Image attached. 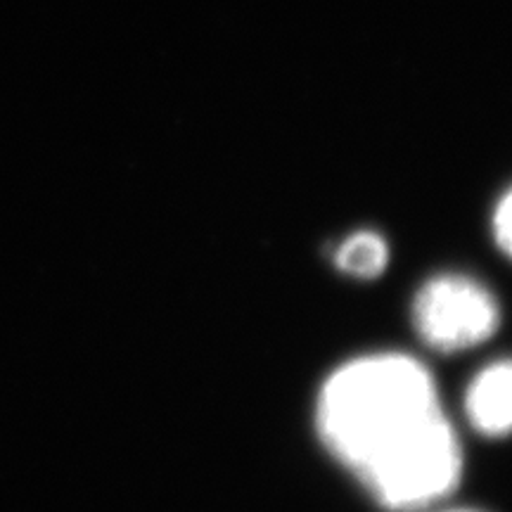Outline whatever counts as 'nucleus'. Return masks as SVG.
Instances as JSON below:
<instances>
[{
    "mask_svg": "<svg viewBox=\"0 0 512 512\" xmlns=\"http://www.w3.org/2000/svg\"><path fill=\"white\" fill-rule=\"evenodd\" d=\"M316 430L330 456L387 510H430L463 477V448L437 382L401 351L339 366L320 387Z\"/></svg>",
    "mask_w": 512,
    "mask_h": 512,
    "instance_id": "nucleus-1",
    "label": "nucleus"
},
{
    "mask_svg": "<svg viewBox=\"0 0 512 512\" xmlns=\"http://www.w3.org/2000/svg\"><path fill=\"white\" fill-rule=\"evenodd\" d=\"M470 425L486 437L512 434V358L479 370L465 394Z\"/></svg>",
    "mask_w": 512,
    "mask_h": 512,
    "instance_id": "nucleus-3",
    "label": "nucleus"
},
{
    "mask_svg": "<svg viewBox=\"0 0 512 512\" xmlns=\"http://www.w3.org/2000/svg\"><path fill=\"white\" fill-rule=\"evenodd\" d=\"M494 235L498 247L512 259V188L498 202L494 214Z\"/></svg>",
    "mask_w": 512,
    "mask_h": 512,
    "instance_id": "nucleus-5",
    "label": "nucleus"
},
{
    "mask_svg": "<svg viewBox=\"0 0 512 512\" xmlns=\"http://www.w3.org/2000/svg\"><path fill=\"white\" fill-rule=\"evenodd\" d=\"M413 323L427 347L453 354L486 342L501 323V313L482 283L448 273L422 285L413 304Z\"/></svg>",
    "mask_w": 512,
    "mask_h": 512,
    "instance_id": "nucleus-2",
    "label": "nucleus"
},
{
    "mask_svg": "<svg viewBox=\"0 0 512 512\" xmlns=\"http://www.w3.org/2000/svg\"><path fill=\"white\" fill-rule=\"evenodd\" d=\"M335 264L339 271L354 275V278H377L389 264V247L382 235L373 230H361L337 247Z\"/></svg>",
    "mask_w": 512,
    "mask_h": 512,
    "instance_id": "nucleus-4",
    "label": "nucleus"
},
{
    "mask_svg": "<svg viewBox=\"0 0 512 512\" xmlns=\"http://www.w3.org/2000/svg\"><path fill=\"white\" fill-rule=\"evenodd\" d=\"M446 512H477V510H446Z\"/></svg>",
    "mask_w": 512,
    "mask_h": 512,
    "instance_id": "nucleus-6",
    "label": "nucleus"
}]
</instances>
